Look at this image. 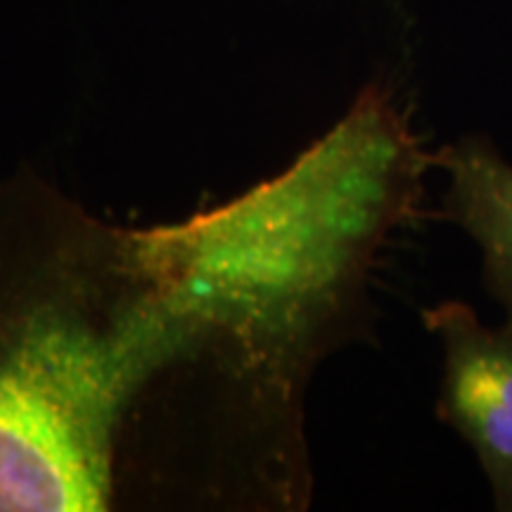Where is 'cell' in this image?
<instances>
[{
  "instance_id": "6da1fadb",
  "label": "cell",
  "mask_w": 512,
  "mask_h": 512,
  "mask_svg": "<svg viewBox=\"0 0 512 512\" xmlns=\"http://www.w3.org/2000/svg\"><path fill=\"white\" fill-rule=\"evenodd\" d=\"M195 351L147 228L100 221L29 166L0 181V512L159 501Z\"/></svg>"
},
{
  "instance_id": "277c9868",
  "label": "cell",
  "mask_w": 512,
  "mask_h": 512,
  "mask_svg": "<svg viewBox=\"0 0 512 512\" xmlns=\"http://www.w3.org/2000/svg\"><path fill=\"white\" fill-rule=\"evenodd\" d=\"M444 171V216L463 228L482 254L484 285L512 325V164L479 133L432 152Z\"/></svg>"
},
{
  "instance_id": "3957f363",
  "label": "cell",
  "mask_w": 512,
  "mask_h": 512,
  "mask_svg": "<svg viewBox=\"0 0 512 512\" xmlns=\"http://www.w3.org/2000/svg\"><path fill=\"white\" fill-rule=\"evenodd\" d=\"M422 323L439 337L437 418L472 448L498 512H512V325L489 328L465 302L434 304Z\"/></svg>"
},
{
  "instance_id": "7a4b0ae2",
  "label": "cell",
  "mask_w": 512,
  "mask_h": 512,
  "mask_svg": "<svg viewBox=\"0 0 512 512\" xmlns=\"http://www.w3.org/2000/svg\"><path fill=\"white\" fill-rule=\"evenodd\" d=\"M430 169L411 112L368 83L280 174L147 228L219 375L285 432L304 437L313 373L366 328L377 256Z\"/></svg>"
}]
</instances>
